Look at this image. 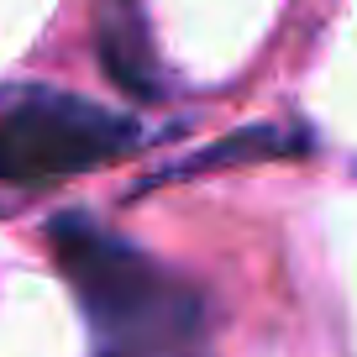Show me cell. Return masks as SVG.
<instances>
[{"label": "cell", "mask_w": 357, "mask_h": 357, "mask_svg": "<svg viewBox=\"0 0 357 357\" xmlns=\"http://www.w3.org/2000/svg\"><path fill=\"white\" fill-rule=\"evenodd\" d=\"M47 242L89 321L95 357H211V315L184 273L74 211L47 226Z\"/></svg>", "instance_id": "cell-1"}, {"label": "cell", "mask_w": 357, "mask_h": 357, "mask_svg": "<svg viewBox=\"0 0 357 357\" xmlns=\"http://www.w3.org/2000/svg\"><path fill=\"white\" fill-rule=\"evenodd\" d=\"M147 132L132 116L68 89H11L0 100V184H53L137 153Z\"/></svg>", "instance_id": "cell-2"}, {"label": "cell", "mask_w": 357, "mask_h": 357, "mask_svg": "<svg viewBox=\"0 0 357 357\" xmlns=\"http://www.w3.org/2000/svg\"><path fill=\"white\" fill-rule=\"evenodd\" d=\"M100 58L111 68L116 84H126L132 95H158V68H153V53H147V37H142V22H137L132 6L111 0L100 11Z\"/></svg>", "instance_id": "cell-3"}, {"label": "cell", "mask_w": 357, "mask_h": 357, "mask_svg": "<svg viewBox=\"0 0 357 357\" xmlns=\"http://www.w3.org/2000/svg\"><path fill=\"white\" fill-rule=\"evenodd\" d=\"M305 137L300 132H279V126H247V132L226 137V142L195 153L190 163H178L174 174H205V168H231V163H247V158H284V153H300ZM168 174V178H174Z\"/></svg>", "instance_id": "cell-4"}]
</instances>
